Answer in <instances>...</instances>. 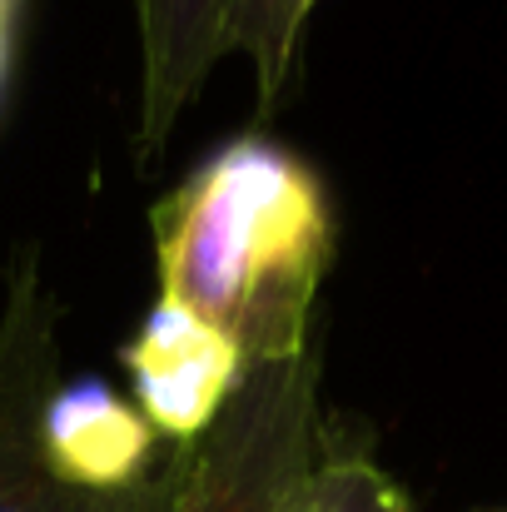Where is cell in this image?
Listing matches in <instances>:
<instances>
[{
	"label": "cell",
	"instance_id": "6",
	"mask_svg": "<svg viewBox=\"0 0 507 512\" xmlns=\"http://www.w3.org/2000/svg\"><path fill=\"white\" fill-rule=\"evenodd\" d=\"M45 458L50 468L90 493H125L145 478H155L165 468L160 453L165 438L150 428V418L125 403L115 388H105L100 378H80L55 388V398L45 403Z\"/></svg>",
	"mask_w": 507,
	"mask_h": 512
},
{
	"label": "cell",
	"instance_id": "8",
	"mask_svg": "<svg viewBox=\"0 0 507 512\" xmlns=\"http://www.w3.org/2000/svg\"><path fill=\"white\" fill-rule=\"evenodd\" d=\"M299 35H304V25L294 20V0H249L244 5L234 50L249 55V65H254L259 115H269L279 105L289 70H294V55H299Z\"/></svg>",
	"mask_w": 507,
	"mask_h": 512
},
{
	"label": "cell",
	"instance_id": "2",
	"mask_svg": "<svg viewBox=\"0 0 507 512\" xmlns=\"http://www.w3.org/2000/svg\"><path fill=\"white\" fill-rule=\"evenodd\" d=\"M319 398V353L259 363L219 423L179 443V483L169 512H284L299 478L334 448Z\"/></svg>",
	"mask_w": 507,
	"mask_h": 512
},
{
	"label": "cell",
	"instance_id": "1",
	"mask_svg": "<svg viewBox=\"0 0 507 512\" xmlns=\"http://www.w3.org/2000/svg\"><path fill=\"white\" fill-rule=\"evenodd\" d=\"M150 234L160 299L214 324L249 368L314 353L334 219L319 174L284 145H224L150 209Z\"/></svg>",
	"mask_w": 507,
	"mask_h": 512
},
{
	"label": "cell",
	"instance_id": "4",
	"mask_svg": "<svg viewBox=\"0 0 507 512\" xmlns=\"http://www.w3.org/2000/svg\"><path fill=\"white\" fill-rule=\"evenodd\" d=\"M120 358L135 383V408L174 448L204 438L249 373L244 353L214 324L169 299L145 314L140 334L125 343Z\"/></svg>",
	"mask_w": 507,
	"mask_h": 512
},
{
	"label": "cell",
	"instance_id": "10",
	"mask_svg": "<svg viewBox=\"0 0 507 512\" xmlns=\"http://www.w3.org/2000/svg\"><path fill=\"white\" fill-rule=\"evenodd\" d=\"M314 10H319V0H294V20H299V25H309Z\"/></svg>",
	"mask_w": 507,
	"mask_h": 512
},
{
	"label": "cell",
	"instance_id": "3",
	"mask_svg": "<svg viewBox=\"0 0 507 512\" xmlns=\"http://www.w3.org/2000/svg\"><path fill=\"white\" fill-rule=\"evenodd\" d=\"M55 388V299L45 289L40 254L25 249L10 264L0 309V512H169L179 483V448L155 478L125 493H90L50 468L40 423Z\"/></svg>",
	"mask_w": 507,
	"mask_h": 512
},
{
	"label": "cell",
	"instance_id": "7",
	"mask_svg": "<svg viewBox=\"0 0 507 512\" xmlns=\"http://www.w3.org/2000/svg\"><path fill=\"white\" fill-rule=\"evenodd\" d=\"M284 512H413L403 488L358 448L334 443L289 493Z\"/></svg>",
	"mask_w": 507,
	"mask_h": 512
},
{
	"label": "cell",
	"instance_id": "5",
	"mask_svg": "<svg viewBox=\"0 0 507 512\" xmlns=\"http://www.w3.org/2000/svg\"><path fill=\"white\" fill-rule=\"evenodd\" d=\"M249 0H135L140 20V155H160L209 70L234 50Z\"/></svg>",
	"mask_w": 507,
	"mask_h": 512
},
{
	"label": "cell",
	"instance_id": "9",
	"mask_svg": "<svg viewBox=\"0 0 507 512\" xmlns=\"http://www.w3.org/2000/svg\"><path fill=\"white\" fill-rule=\"evenodd\" d=\"M10 20H15V0H0V80L10 65Z\"/></svg>",
	"mask_w": 507,
	"mask_h": 512
}]
</instances>
